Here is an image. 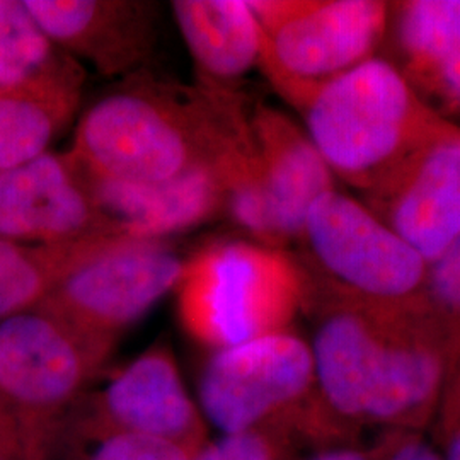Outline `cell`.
Listing matches in <instances>:
<instances>
[{"instance_id":"1","label":"cell","mask_w":460,"mask_h":460,"mask_svg":"<svg viewBox=\"0 0 460 460\" xmlns=\"http://www.w3.org/2000/svg\"><path fill=\"white\" fill-rule=\"evenodd\" d=\"M305 309L328 445L355 444L367 428L433 427L454 358L423 300L384 307L307 290Z\"/></svg>"},{"instance_id":"2","label":"cell","mask_w":460,"mask_h":460,"mask_svg":"<svg viewBox=\"0 0 460 460\" xmlns=\"http://www.w3.org/2000/svg\"><path fill=\"white\" fill-rule=\"evenodd\" d=\"M336 180L360 193L460 125L421 98L382 53L324 85L300 113Z\"/></svg>"},{"instance_id":"3","label":"cell","mask_w":460,"mask_h":460,"mask_svg":"<svg viewBox=\"0 0 460 460\" xmlns=\"http://www.w3.org/2000/svg\"><path fill=\"white\" fill-rule=\"evenodd\" d=\"M68 155L85 174L154 184L207 165L199 87L132 79L96 101L77 123Z\"/></svg>"},{"instance_id":"4","label":"cell","mask_w":460,"mask_h":460,"mask_svg":"<svg viewBox=\"0 0 460 460\" xmlns=\"http://www.w3.org/2000/svg\"><path fill=\"white\" fill-rule=\"evenodd\" d=\"M176 292L184 329L217 351L292 329L307 277L281 247L218 241L184 263Z\"/></svg>"},{"instance_id":"5","label":"cell","mask_w":460,"mask_h":460,"mask_svg":"<svg viewBox=\"0 0 460 460\" xmlns=\"http://www.w3.org/2000/svg\"><path fill=\"white\" fill-rule=\"evenodd\" d=\"M263 34L260 68L298 113L329 83L380 55L391 2L251 0Z\"/></svg>"},{"instance_id":"6","label":"cell","mask_w":460,"mask_h":460,"mask_svg":"<svg viewBox=\"0 0 460 460\" xmlns=\"http://www.w3.org/2000/svg\"><path fill=\"white\" fill-rule=\"evenodd\" d=\"M298 241L311 292L384 307L421 302L427 261L363 199L340 190L317 198Z\"/></svg>"},{"instance_id":"7","label":"cell","mask_w":460,"mask_h":460,"mask_svg":"<svg viewBox=\"0 0 460 460\" xmlns=\"http://www.w3.org/2000/svg\"><path fill=\"white\" fill-rule=\"evenodd\" d=\"M199 402L224 435L277 428L298 444L328 447L311 346L294 329L217 349L201 376Z\"/></svg>"},{"instance_id":"8","label":"cell","mask_w":460,"mask_h":460,"mask_svg":"<svg viewBox=\"0 0 460 460\" xmlns=\"http://www.w3.org/2000/svg\"><path fill=\"white\" fill-rule=\"evenodd\" d=\"M111 351L38 307L0 323V408L16 421L26 460H47Z\"/></svg>"},{"instance_id":"9","label":"cell","mask_w":460,"mask_h":460,"mask_svg":"<svg viewBox=\"0 0 460 460\" xmlns=\"http://www.w3.org/2000/svg\"><path fill=\"white\" fill-rule=\"evenodd\" d=\"M184 261L164 241L116 235L62 279L38 309L113 349L116 338L178 287Z\"/></svg>"},{"instance_id":"10","label":"cell","mask_w":460,"mask_h":460,"mask_svg":"<svg viewBox=\"0 0 460 460\" xmlns=\"http://www.w3.org/2000/svg\"><path fill=\"white\" fill-rule=\"evenodd\" d=\"M99 444L116 435H147L201 448L207 420L182 382L172 351L150 346L104 389L85 394L68 412L60 437Z\"/></svg>"},{"instance_id":"11","label":"cell","mask_w":460,"mask_h":460,"mask_svg":"<svg viewBox=\"0 0 460 460\" xmlns=\"http://www.w3.org/2000/svg\"><path fill=\"white\" fill-rule=\"evenodd\" d=\"M119 234L99 210L85 176L66 154L45 152L0 174V237L58 246Z\"/></svg>"},{"instance_id":"12","label":"cell","mask_w":460,"mask_h":460,"mask_svg":"<svg viewBox=\"0 0 460 460\" xmlns=\"http://www.w3.org/2000/svg\"><path fill=\"white\" fill-rule=\"evenodd\" d=\"M362 199L431 263L460 235V140L416 154Z\"/></svg>"},{"instance_id":"13","label":"cell","mask_w":460,"mask_h":460,"mask_svg":"<svg viewBox=\"0 0 460 460\" xmlns=\"http://www.w3.org/2000/svg\"><path fill=\"white\" fill-rule=\"evenodd\" d=\"M49 38L101 75H130L157 40V5L140 0H26Z\"/></svg>"},{"instance_id":"14","label":"cell","mask_w":460,"mask_h":460,"mask_svg":"<svg viewBox=\"0 0 460 460\" xmlns=\"http://www.w3.org/2000/svg\"><path fill=\"white\" fill-rule=\"evenodd\" d=\"M384 47L412 89L460 125V0L393 2Z\"/></svg>"},{"instance_id":"15","label":"cell","mask_w":460,"mask_h":460,"mask_svg":"<svg viewBox=\"0 0 460 460\" xmlns=\"http://www.w3.org/2000/svg\"><path fill=\"white\" fill-rule=\"evenodd\" d=\"M251 132L275 226L287 243L298 239L317 198L336 190V178L305 128L283 111L251 102Z\"/></svg>"},{"instance_id":"16","label":"cell","mask_w":460,"mask_h":460,"mask_svg":"<svg viewBox=\"0 0 460 460\" xmlns=\"http://www.w3.org/2000/svg\"><path fill=\"white\" fill-rule=\"evenodd\" d=\"M84 176L99 210L128 237L163 241L226 212L222 188L208 165L154 184L99 180L85 172Z\"/></svg>"},{"instance_id":"17","label":"cell","mask_w":460,"mask_h":460,"mask_svg":"<svg viewBox=\"0 0 460 460\" xmlns=\"http://www.w3.org/2000/svg\"><path fill=\"white\" fill-rule=\"evenodd\" d=\"M199 70V83L227 87L260 66L263 34L244 0H176L171 4Z\"/></svg>"},{"instance_id":"18","label":"cell","mask_w":460,"mask_h":460,"mask_svg":"<svg viewBox=\"0 0 460 460\" xmlns=\"http://www.w3.org/2000/svg\"><path fill=\"white\" fill-rule=\"evenodd\" d=\"M84 81L81 62L41 30L24 2L0 0V87H38L81 98Z\"/></svg>"},{"instance_id":"19","label":"cell","mask_w":460,"mask_h":460,"mask_svg":"<svg viewBox=\"0 0 460 460\" xmlns=\"http://www.w3.org/2000/svg\"><path fill=\"white\" fill-rule=\"evenodd\" d=\"M116 235L58 246H28L0 237V323L36 309L55 287Z\"/></svg>"},{"instance_id":"20","label":"cell","mask_w":460,"mask_h":460,"mask_svg":"<svg viewBox=\"0 0 460 460\" xmlns=\"http://www.w3.org/2000/svg\"><path fill=\"white\" fill-rule=\"evenodd\" d=\"M79 99L38 87H0V174L45 154Z\"/></svg>"},{"instance_id":"21","label":"cell","mask_w":460,"mask_h":460,"mask_svg":"<svg viewBox=\"0 0 460 460\" xmlns=\"http://www.w3.org/2000/svg\"><path fill=\"white\" fill-rule=\"evenodd\" d=\"M421 300L456 362L460 355V235L428 263Z\"/></svg>"},{"instance_id":"22","label":"cell","mask_w":460,"mask_h":460,"mask_svg":"<svg viewBox=\"0 0 460 460\" xmlns=\"http://www.w3.org/2000/svg\"><path fill=\"white\" fill-rule=\"evenodd\" d=\"M298 442L277 428L226 433L198 450L195 460H296Z\"/></svg>"},{"instance_id":"23","label":"cell","mask_w":460,"mask_h":460,"mask_svg":"<svg viewBox=\"0 0 460 460\" xmlns=\"http://www.w3.org/2000/svg\"><path fill=\"white\" fill-rule=\"evenodd\" d=\"M96 445L89 460H195L199 450L147 435H116Z\"/></svg>"},{"instance_id":"24","label":"cell","mask_w":460,"mask_h":460,"mask_svg":"<svg viewBox=\"0 0 460 460\" xmlns=\"http://www.w3.org/2000/svg\"><path fill=\"white\" fill-rule=\"evenodd\" d=\"M372 448L376 460H444L433 437L414 429L380 431Z\"/></svg>"},{"instance_id":"25","label":"cell","mask_w":460,"mask_h":460,"mask_svg":"<svg viewBox=\"0 0 460 460\" xmlns=\"http://www.w3.org/2000/svg\"><path fill=\"white\" fill-rule=\"evenodd\" d=\"M0 460H26L24 442L14 418L0 408Z\"/></svg>"},{"instance_id":"26","label":"cell","mask_w":460,"mask_h":460,"mask_svg":"<svg viewBox=\"0 0 460 460\" xmlns=\"http://www.w3.org/2000/svg\"><path fill=\"white\" fill-rule=\"evenodd\" d=\"M456 420H460V355L452 365L444 395H442V402L433 423L456 421Z\"/></svg>"},{"instance_id":"27","label":"cell","mask_w":460,"mask_h":460,"mask_svg":"<svg viewBox=\"0 0 460 460\" xmlns=\"http://www.w3.org/2000/svg\"><path fill=\"white\" fill-rule=\"evenodd\" d=\"M296 460H376L372 445L340 444L315 448L311 456Z\"/></svg>"},{"instance_id":"28","label":"cell","mask_w":460,"mask_h":460,"mask_svg":"<svg viewBox=\"0 0 460 460\" xmlns=\"http://www.w3.org/2000/svg\"><path fill=\"white\" fill-rule=\"evenodd\" d=\"M433 440L444 460H460V420L433 423Z\"/></svg>"}]
</instances>
